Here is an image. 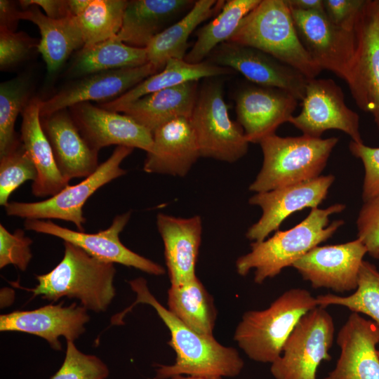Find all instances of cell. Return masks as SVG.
<instances>
[{
  "instance_id": "6da1fadb",
  "label": "cell",
  "mask_w": 379,
  "mask_h": 379,
  "mask_svg": "<svg viewBox=\"0 0 379 379\" xmlns=\"http://www.w3.org/2000/svg\"><path fill=\"white\" fill-rule=\"evenodd\" d=\"M128 284L136 293V300L112 317L111 324H124L123 317L136 305H149L168 328L171 340L168 343L176 354L173 364L155 365L154 379H168L178 375L233 378L241 373L244 363L235 348L223 346L213 335H201L187 327L155 298L144 278L131 280Z\"/></svg>"
},
{
  "instance_id": "7a4b0ae2",
  "label": "cell",
  "mask_w": 379,
  "mask_h": 379,
  "mask_svg": "<svg viewBox=\"0 0 379 379\" xmlns=\"http://www.w3.org/2000/svg\"><path fill=\"white\" fill-rule=\"evenodd\" d=\"M345 205L335 204L326 208H312L309 215L289 230H277L260 242L251 244V251L238 258L236 270L246 276L254 270V281L261 284L279 274L313 248L331 237L344 224L343 220L329 224V217L343 211Z\"/></svg>"
},
{
  "instance_id": "3957f363",
  "label": "cell",
  "mask_w": 379,
  "mask_h": 379,
  "mask_svg": "<svg viewBox=\"0 0 379 379\" xmlns=\"http://www.w3.org/2000/svg\"><path fill=\"white\" fill-rule=\"evenodd\" d=\"M113 263L96 259L79 247L64 241V256L51 271L36 276L34 288H25L32 298L56 302L62 297L77 298L81 306L105 312L116 295Z\"/></svg>"
},
{
  "instance_id": "277c9868",
  "label": "cell",
  "mask_w": 379,
  "mask_h": 379,
  "mask_svg": "<svg viewBox=\"0 0 379 379\" xmlns=\"http://www.w3.org/2000/svg\"><path fill=\"white\" fill-rule=\"evenodd\" d=\"M338 140L337 137L324 139L304 135L267 136L259 143L262 165L249 190L267 192L319 177Z\"/></svg>"
},
{
  "instance_id": "5b68a950",
  "label": "cell",
  "mask_w": 379,
  "mask_h": 379,
  "mask_svg": "<svg viewBox=\"0 0 379 379\" xmlns=\"http://www.w3.org/2000/svg\"><path fill=\"white\" fill-rule=\"evenodd\" d=\"M229 41L260 50L308 79L322 71L302 44L285 0H261L241 20Z\"/></svg>"
},
{
  "instance_id": "8992f818",
  "label": "cell",
  "mask_w": 379,
  "mask_h": 379,
  "mask_svg": "<svg viewBox=\"0 0 379 379\" xmlns=\"http://www.w3.org/2000/svg\"><path fill=\"white\" fill-rule=\"evenodd\" d=\"M317 306L316 298L307 290L289 289L267 309L245 312L234 339L251 359L272 364L300 319Z\"/></svg>"
},
{
  "instance_id": "52a82bcc",
  "label": "cell",
  "mask_w": 379,
  "mask_h": 379,
  "mask_svg": "<svg viewBox=\"0 0 379 379\" xmlns=\"http://www.w3.org/2000/svg\"><path fill=\"white\" fill-rule=\"evenodd\" d=\"M133 148L117 146L110 157L81 182L67 185L57 194L36 202H9L4 208L7 215L26 219L62 220L72 222L78 231L84 232L86 218L83 207L95 192L126 173L122 161Z\"/></svg>"
},
{
  "instance_id": "ba28073f",
  "label": "cell",
  "mask_w": 379,
  "mask_h": 379,
  "mask_svg": "<svg viewBox=\"0 0 379 379\" xmlns=\"http://www.w3.org/2000/svg\"><path fill=\"white\" fill-rule=\"evenodd\" d=\"M190 120L201 157L233 163L247 153L249 142L241 125L229 116L220 83L201 88Z\"/></svg>"
},
{
  "instance_id": "9c48e42d",
  "label": "cell",
  "mask_w": 379,
  "mask_h": 379,
  "mask_svg": "<svg viewBox=\"0 0 379 379\" xmlns=\"http://www.w3.org/2000/svg\"><path fill=\"white\" fill-rule=\"evenodd\" d=\"M334 323L326 307L317 306L298 321L286 340L279 357L271 364L275 379H317L334 339Z\"/></svg>"
},
{
  "instance_id": "30bf717a",
  "label": "cell",
  "mask_w": 379,
  "mask_h": 379,
  "mask_svg": "<svg viewBox=\"0 0 379 379\" xmlns=\"http://www.w3.org/2000/svg\"><path fill=\"white\" fill-rule=\"evenodd\" d=\"M355 48L345 81L357 107L379 130V0H365L354 28Z\"/></svg>"
},
{
  "instance_id": "8fae6325",
  "label": "cell",
  "mask_w": 379,
  "mask_h": 379,
  "mask_svg": "<svg viewBox=\"0 0 379 379\" xmlns=\"http://www.w3.org/2000/svg\"><path fill=\"white\" fill-rule=\"evenodd\" d=\"M131 211L116 215L111 225L97 233L74 231L53 222L51 220L26 219L25 229L53 236L77 246L100 260L132 267L149 274L159 276L165 269L124 246L119 234L130 220Z\"/></svg>"
},
{
  "instance_id": "7c38bea8",
  "label": "cell",
  "mask_w": 379,
  "mask_h": 379,
  "mask_svg": "<svg viewBox=\"0 0 379 379\" xmlns=\"http://www.w3.org/2000/svg\"><path fill=\"white\" fill-rule=\"evenodd\" d=\"M300 112L289 123L304 135L321 138L330 129L339 130L352 140L363 143L359 130V114L347 106L340 86L331 79H309Z\"/></svg>"
},
{
  "instance_id": "4fadbf2b",
  "label": "cell",
  "mask_w": 379,
  "mask_h": 379,
  "mask_svg": "<svg viewBox=\"0 0 379 379\" xmlns=\"http://www.w3.org/2000/svg\"><path fill=\"white\" fill-rule=\"evenodd\" d=\"M289 8L299 39L313 61L346 81L355 48L354 30L336 26L325 12Z\"/></svg>"
},
{
  "instance_id": "5bb4252c",
  "label": "cell",
  "mask_w": 379,
  "mask_h": 379,
  "mask_svg": "<svg viewBox=\"0 0 379 379\" xmlns=\"http://www.w3.org/2000/svg\"><path fill=\"white\" fill-rule=\"evenodd\" d=\"M212 63L236 70L256 85L286 91L298 101L305 96L308 79L257 48L228 41L213 51Z\"/></svg>"
},
{
  "instance_id": "9a60e30c",
  "label": "cell",
  "mask_w": 379,
  "mask_h": 379,
  "mask_svg": "<svg viewBox=\"0 0 379 379\" xmlns=\"http://www.w3.org/2000/svg\"><path fill=\"white\" fill-rule=\"evenodd\" d=\"M367 250L357 239L345 244L317 246L293 265L314 288L338 293L356 290L359 272Z\"/></svg>"
},
{
  "instance_id": "2e32d148",
  "label": "cell",
  "mask_w": 379,
  "mask_h": 379,
  "mask_svg": "<svg viewBox=\"0 0 379 379\" xmlns=\"http://www.w3.org/2000/svg\"><path fill=\"white\" fill-rule=\"evenodd\" d=\"M334 180L333 175H320L305 182L256 193L248 202L258 206L262 215L248 229L246 237L253 242L262 241L270 233L278 230L283 221L292 213L305 208H317L326 198Z\"/></svg>"
},
{
  "instance_id": "e0dca14e",
  "label": "cell",
  "mask_w": 379,
  "mask_h": 379,
  "mask_svg": "<svg viewBox=\"0 0 379 379\" xmlns=\"http://www.w3.org/2000/svg\"><path fill=\"white\" fill-rule=\"evenodd\" d=\"M71 116L80 133L97 151L110 145L138 148L150 152L152 133L131 117L92 105L90 102L71 107Z\"/></svg>"
},
{
  "instance_id": "ac0fdd59",
  "label": "cell",
  "mask_w": 379,
  "mask_h": 379,
  "mask_svg": "<svg viewBox=\"0 0 379 379\" xmlns=\"http://www.w3.org/2000/svg\"><path fill=\"white\" fill-rule=\"evenodd\" d=\"M159 72L151 63L89 74L40 102V117L48 116L79 103L112 101L149 76Z\"/></svg>"
},
{
  "instance_id": "d6986e66",
  "label": "cell",
  "mask_w": 379,
  "mask_h": 379,
  "mask_svg": "<svg viewBox=\"0 0 379 379\" xmlns=\"http://www.w3.org/2000/svg\"><path fill=\"white\" fill-rule=\"evenodd\" d=\"M237 122L248 142L260 143L293 116L298 100L286 91L252 85L236 96Z\"/></svg>"
},
{
  "instance_id": "ffe728a7",
  "label": "cell",
  "mask_w": 379,
  "mask_h": 379,
  "mask_svg": "<svg viewBox=\"0 0 379 379\" xmlns=\"http://www.w3.org/2000/svg\"><path fill=\"white\" fill-rule=\"evenodd\" d=\"M63 302L49 304L29 311L16 310L0 316L1 331L27 333L44 338L55 350H61L60 336L67 341L77 339L86 328L90 317L87 310L77 303L63 306Z\"/></svg>"
},
{
  "instance_id": "44dd1931",
  "label": "cell",
  "mask_w": 379,
  "mask_h": 379,
  "mask_svg": "<svg viewBox=\"0 0 379 379\" xmlns=\"http://www.w3.org/2000/svg\"><path fill=\"white\" fill-rule=\"evenodd\" d=\"M340 353L335 367L324 379H379V327L352 312L336 340Z\"/></svg>"
},
{
  "instance_id": "7402d4cb",
  "label": "cell",
  "mask_w": 379,
  "mask_h": 379,
  "mask_svg": "<svg viewBox=\"0 0 379 379\" xmlns=\"http://www.w3.org/2000/svg\"><path fill=\"white\" fill-rule=\"evenodd\" d=\"M41 123L57 167L65 180L85 178L97 169L99 152L87 142L65 109L41 117Z\"/></svg>"
},
{
  "instance_id": "603a6c76",
  "label": "cell",
  "mask_w": 379,
  "mask_h": 379,
  "mask_svg": "<svg viewBox=\"0 0 379 379\" xmlns=\"http://www.w3.org/2000/svg\"><path fill=\"white\" fill-rule=\"evenodd\" d=\"M153 145L143 170L148 173L185 176L201 157L197 137L188 117L172 119L153 133Z\"/></svg>"
},
{
  "instance_id": "cb8c5ba5",
  "label": "cell",
  "mask_w": 379,
  "mask_h": 379,
  "mask_svg": "<svg viewBox=\"0 0 379 379\" xmlns=\"http://www.w3.org/2000/svg\"><path fill=\"white\" fill-rule=\"evenodd\" d=\"M158 231L164 245V256L171 286L195 278L201 241L202 221L199 215L178 218L159 213Z\"/></svg>"
},
{
  "instance_id": "d4e9b609",
  "label": "cell",
  "mask_w": 379,
  "mask_h": 379,
  "mask_svg": "<svg viewBox=\"0 0 379 379\" xmlns=\"http://www.w3.org/2000/svg\"><path fill=\"white\" fill-rule=\"evenodd\" d=\"M40 102L38 98L28 101L22 112L20 140L37 171L32 184V193L36 197H53L69 185L60 173L50 142L41 126Z\"/></svg>"
},
{
  "instance_id": "484cf974",
  "label": "cell",
  "mask_w": 379,
  "mask_h": 379,
  "mask_svg": "<svg viewBox=\"0 0 379 379\" xmlns=\"http://www.w3.org/2000/svg\"><path fill=\"white\" fill-rule=\"evenodd\" d=\"M197 96V81H189L146 95L113 111L131 117L152 133L172 119L190 118Z\"/></svg>"
},
{
  "instance_id": "4316f807",
  "label": "cell",
  "mask_w": 379,
  "mask_h": 379,
  "mask_svg": "<svg viewBox=\"0 0 379 379\" xmlns=\"http://www.w3.org/2000/svg\"><path fill=\"white\" fill-rule=\"evenodd\" d=\"M194 3L190 0L128 1L121 27L114 38L128 46L145 48L171 20L192 8Z\"/></svg>"
},
{
  "instance_id": "83f0119b",
  "label": "cell",
  "mask_w": 379,
  "mask_h": 379,
  "mask_svg": "<svg viewBox=\"0 0 379 379\" xmlns=\"http://www.w3.org/2000/svg\"><path fill=\"white\" fill-rule=\"evenodd\" d=\"M19 18L30 21L38 27L41 40L37 49L49 72H55L71 53L84 46L83 33L73 15L53 19L42 13L39 7L30 6L21 9Z\"/></svg>"
},
{
  "instance_id": "f1b7e54d",
  "label": "cell",
  "mask_w": 379,
  "mask_h": 379,
  "mask_svg": "<svg viewBox=\"0 0 379 379\" xmlns=\"http://www.w3.org/2000/svg\"><path fill=\"white\" fill-rule=\"evenodd\" d=\"M224 4V1H196L182 19L154 36L145 48L148 62L160 72L168 60H184L191 34L201 22L218 14Z\"/></svg>"
},
{
  "instance_id": "f546056e",
  "label": "cell",
  "mask_w": 379,
  "mask_h": 379,
  "mask_svg": "<svg viewBox=\"0 0 379 379\" xmlns=\"http://www.w3.org/2000/svg\"><path fill=\"white\" fill-rule=\"evenodd\" d=\"M230 70L229 68L206 61L192 64L184 60L170 59L162 70L146 78L119 98L102 103L100 106L113 111L146 95L186 82L197 81L202 78L227 74L230 72Z\"/></svg>"
},
{
  "instance_id": "4dcf8cb0",
  "label": "cell",
  "mask_w": 379,
  "mask_h": 379,
  "mask_svg": "<svg viewBox=\"0 0 379 379\" xmlns=\"http://www.w3.org/2000/svg\"><path fill=\"white\" fill-rule=\"evenodd\" d=\"M168 310L190 329L213 335L217 317L213 298L197 277L168 291Z\"/></svg>"
},
{
  "instance_id": "1f68e13d",
  "label": "cell",
  "mask_w": 379,
  "mask_h": 379,
  "mask_svg": "<svg viewBox=\"0 0 379 379\" xmlns=\"http://www.w3.org/2000/svg\"><path fill=\"white\" fill-rule=\"evenodd\" d=\"M128 3L126 0H69L71 13L84 35V47L115 37Z\"/></svg>"
},
{
  "instance_id": "d6a6232c",
  "label": "cell",
  "mask_w": 379,
  "mask_h": 379,
  "mask_svg": "<svg viewBox=\"0 0 379 379\" xmlns=\"http://www.w3.org/2000/svg\"><path fill=\"white\" fill-rule=\"evenodd\" d=\"M261 0H229L221 11L197 32V39L184 60L192 64L204 59L218 46L230 40L241 20Z\"/></svg>"
},
{
  "instance_id": "836d02e7",
  "label": "cell",
  "mask_w": 379,
  "mask_h": 379,
  "mask_svg": "<svg viewBox=\"0 0 379 379\" xmlns=\"http://www.w3.org/2000/svg\"><path fill=\"white\" fill-rule=\"evenodd\" d=\"M148 62L145 48L128 46L114 38L84 47L72 66L75 74L89 75L101 72L136 67Z\"/></svg>"
},
{
  "instance_id": "e575fe53",
  "label": "cell",
  "mask_w": 379,
  "mask_h": 379,
  "mask_svg": "<svg viewBox=\"0 0 379 379\" xmlns=\"http://www.w3.org/2000/svg\"><path fill=\"white\" fill-rule=\"evenodd\" d=\"M318 306L339 305L352 312L368 316L379 327V271L368 261H363L359 272L357 288L347 296L334 294L316 297Z\"/></svg>"
},
{
  "instance_id": "d590c367",
  "label": "cell",
  "mask_w": 379,
  "mask_h": 379,
  "mask_svg": "<svg viewBox=\"0 0 379 379\" xmlns=\"http://www.w3.org/2000/svg\"><path fill=\"white\" fill-rule=\"evenodd\" d=\"M27 97V87L23 81L15 79L0 85V157L21 145L15 131V123L28 102Z\"/></svg>"
},
{
  "instance_id": "8d00e7d4",
  "label": "cell",
  "mask_w": 379,
  "mask_h": 379,
  "mask_svg": "<svg viewBox=\"0 0 379 379\" xmlns=\"http://www.w3.org/2000/svg\"><path fill=\"white\" fill-rule=\"evenodd\" d=\"M37 171L31 157L21 145L0 157V205L5 207L12 193L28 180L34 182Z\"/></svg>"
},
{
  "instance_id": "74e56055",
  "label": "cell",
  "mask_w": 379,
  "mask_h": 379,
  "mask_svg": "<svg viewBox=\"0 0 379 379\" xmlns=\"http://www.w3.org/2000/svg\"><path fill=\"white\" fill-rule=\"evenodd\" d=\"M109 373L100 358L80 352L73 341H67L64 361L50 379H106Z\"/></svg>"
},
{
  "instance_id": "f35d334b",
  "label": "cell",
  "mask_w": 379,
  "mask_h": 379,
  "mask_svg": "<svg viewBox=\"0 0 379 379\" xmlns=\"http://www.w3.org/2000/svg\"><path fill=\"white\" fill-rule=\"evenodd\" d=\"M32 242L22 229L11 233L0 224V268L13 265L21 271H25L32 258Z\"/></svg>"
},
{
  "instance_id": "ab89813d",
  "label": "cell",
  "mask_w": 379,
  "mask_h": 379,
  "mask_svg": "<svg viewBox=\"0 0 379 379\" xmlns=\"http://www.w3.org/2000/svg\"><path fill=\"white\" fill-rule=\"evenodd\" d=\"M38 44L23 32H15L6 27L0 26L1 70L20 62L29 54L33 47H38Z\"/></svg>"
},
{
  "instance_id": "60d3db41",
  "label": "cell",
  "mask_w": 379,
  "mask_h": 379,
  "mask_svg": "<svg viewBox=\"0 0 379 379\" xmlns=\"http://www.w3.org/2000/svg\"><path fill=\"white\" fill-rule=\"evenodd\" d=\"M352 154L359 159L364 168L362 199L364 202L379 197V147H371L352 140L349 144Z\"/></svg>"
},
{
  "instance_id": "b9f144b4",
  "label": "cell",
  "mask_w": 379,
  "mask_h": 379,
  "mask_svg": "<svg viewBox=\"0 0 379 379\" xmlns=\"http://www.w3.org/2000/svg\"><path fill=\"white\" fill-rule=\"evenodd\" d=\"M357 239L372 258L379 260V197L364 202L357 220Z\"/></svg>"
},
{
  "instance_id": "7bdbcfd3",
  "label": "cell",
  "mask_w": 379,
  "mask_h": 379,
  "mask_svg": "<svg viewBox=\"0 0 379 379\" xmlns=\"http://www.w3.org/2000/svg\"><path fill=\"white\" fill-rule=\"evenodd\" d=\"M365 0H323L324 12L336 26L353 31Z\"/></svg>"
},
{
  "instance_id": "ee69618b",
  "label": "cell",
  "mask_w": 379,
  "mask_h": 379,
  "mask_svg": "<svg viewBox=\"0 0 379 379\" xmlns=\"http://www.w3.org/2000/svg\"><path fill=\"white\" fill-rule=\"evenodd\" d=\"M21 9L24 10L30 6L41 8L45 15L53 19H62L72 15L69 8V1L64 0H22L20 1Z\"/></svg>"
},
{
  "instance_id": "f6af8a7d",
  "label": "cell",
  "mask_w": 379,
  "mask_h": 379,
  "mask_svg": "<svg viewBox=\"0 0 379 379\" xmlns=\"http://www.w3.org/2000/svg\"><path fill=\"white\" fill-rule=\"evenodd\" d=\"M21 10H18L15 4L7 0L0 1V26H4L13 30L14 25L20 20L19 14Z\"/></svg>"
},
{
  "instance_id": "bcb514c9",
  "label": "cell",
  "mask_w": 379,
  "mask_h": 379,
  "mask_svg": "<svg viewBox=\"0 0 379 379\" xmlns=\"http://www.w3.org/2000/svg\"><path fill=\"white\" fill-rule=\"evenodd\" d=\"M290 8L305 11L324 12L323 0H285Z\"/></svg>"
},
{
  "instance_id": "7dc6e473",
  "label": "cell",
  "mask_w": 379,
  "mask_h": 379,
  "mask_svg": "<svg viewBox=\"0 0 379 379\" xmlns=\"http://www.w3.org/2000/svg\"><path fill=\"white\" fill-rule=\"evenodd\" d=\"M171 379H222V378L218 376L178 375L172 377Z\"/></svg>"
},
{
  "instance_id": "c3c4849f",
  "label": "cell",
  "mask_w": 379,
  "mask_h": 379,
  "mask_svg": "<svg viewBox=\"0 0 379 379\" xmlns=\"http://www.w3.org/2000/svg\"><path fill=\"white\" fill-rule=\"evenodd\" d=\"M378 356H379V351H378Z\"/></svg>"
}]
</instances>
